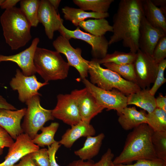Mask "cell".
I'll return each mask as SVG.
<instances>
[{"mask_svg":"<svg viewBox=\"0 0 166 166\" xmlns=\"http://www.w3.org/2000/svg\"><path fill=\"white\" fill-rule=\"evenodd\" d=\"M144 15L141 0H121L113 17V34L109 41V45L121 41L130 52L136 53Z\"/></svg>","mask_w":166,"mask_h":166,"instance_id":"obj_1","label":"cell"},{"mask_svg":"<svg viewBox=\"0 0 166 166\" xmlns=\"http://www.w3.org/2000/svg\"><path fill=\"white\" fill-rule=\"evenodd\" d=\"M153 131L146 123L133 129L127 135L122 151L113 161V164H129L140 160L158 158L152 141Z\"/></svg>","mask_w":166,"mask_h":166,"instance_id":"obj_2","label":"cell"},{"mask_svg":"<svg viewBox=\"0 0 166 166\" xmlns=\"http://www.w3.org/2000/svg\"><path fill=\"white\" fill-rule=\"evenodd\" d=\"M0 21L6 42L12 50L25 46L31 39V26L20 8L5 10Z\"/></svg>","mask_w":166,"mask_h":166,"instance_id":"obj_3","label":"cell"},{"mask_svg":"<svg viewBox=\"0 0 166 166\" xmlns=\"http://www.w3.org/2000/svg\"><path fill=\"white\" fill-rule=\"evenodd\" d=\"M34 64L36 73L47 82L66 78L70 67L60 53L39 47L35 52Z\"/></svg>","mask_w":166,"mask_h":166,"instance_id":"obj_4","label":"cell"},{"mask_svg":"<svg viewBox=\"0 0 166 166\" xmlns=\"http://www.w3.org/2000/svg\"><path fill=\"white\" fill-rule=\"evenodd\" d=\"M88 72L90 82L105 90L116 89L127 96L141 89L136 83L126 80L112 70L103 68L94 59L89 61Z\"/></svg>","mask_w":166,"mask_h":166,"instance_id":"obj_5","label":"cell"},{"mask_svg":"<svg viewBox=\"0 0 166 166\" xmlns=\"http://www.w3.org/2000/svg\"><path fill=\"white\" fill-rule=\"evenodd\" d=\"M40 101V96L36 95L25 103L27 108L21 126L24 132L32 140L46 122L54 119L52 110L43 108Z\"/></svg>","mask_w":166,"mask_h":166,"instance_id":"obj_6","label":"cell"},{"mask_svg":"<svg viewBox=\"0 0 166 166\" xmlns=\"http://www.w3.org/2000/svg\"><path fill=\"white\" fill-rule=\"evenodd\" d=\"M82 81L88 91L93 95L100 106L107 110H116L117 113L121 112L126 107L127 97L124 94L116 89L106 90L99 88L84 78Z\"/></svg>","mask_w":166,"mask_h":166,"instance_id":"obj_7","label":"cell"},{"mask_svg":"<svg viewBox=\"0 0 166 166\" xmlns=\"http://www.w3.org/2000/svg\"><path fill=\"white\" fill-rule=\"evenodd\" d=\"M61 35L69 40L72 38L80 39L90 45L93 59H101L107 54L109 45V41L104 36L97 37L81 30L79 27L72 30L66 28L63 24L58 31Z\"/></svg>","mask_w":166,"mask_h":166,"instance_id":"obj_8","label":"cell"},{"mask_svg":"<svg viewBox=\"0 0 166 166\" xmlns=\"http://www.w3.org/2000/svg\"><path fill=\"white\" fill-rule=\"evenodd\" d=\"M134 62L136 84L141 89L149 88L154 82L156 77L158 64L152 57L139 49Z\"/></svg>","mask_w":166,"mask_h":166,"instance_id":"obj_9","label":"cell"},{"mask_svg":"<svg viewBox=\"0 0 166 166\" xmlns=\"http://www.w3.org/2000/svg\"><path fill=\"white\" fill-rule=\"evenodd\" d=\"M53 45L56 51L65 56L70 66L77 70L81 79L86 78L88 75L89 61L82 57L81 49L73 47L69 40L61 35L53 41Z\"/></svg>","mask_w":166,"mask_h":166,"instance_id":"obj_10","label":"cell"},{"mask_svg":"<svg viewBox=\"0 0 166 166\" xmlns=\"http://www.w3.org/2000/svg\"><path fill=\"white\" fill-rule=\"evenodd\" d=\"M48 84V82L39 81L35 75L25 76L18 69L16 70L15 76L10 82L11 89L17 91L18 99L23 103H26L35 96H41L38 91L41 87Z\"/></svg>","mask_w":166,"mask_h":166,"instance_id":"obj_11","label":"cell"},{"mask_svg":"<svg viewBox=\"0 0 166 166\" xmlns=\"http://www.w3.org/2000/svg\"><path fill=\"white\" fill-rule=\"evenodd\" d=\"M57 97V103L52 110V114L54 118L71 126L81 121L76 103L70 93L59 94Z\"/></svg>","mask_w":166,"mask_h":166,"instance_id":"obj_12","label":"cell"},{"mask_svg":"<svg viewBox=\"0 0 166 166\" xmlns=\"http://www.w3.org/2000/svg\"><path fill=\"white\" fill-rule=\"evenodd\" d=\"M70 94L76 103L82 121L90 123L92 119L104 109L98 105L95 98L85 87L73 90Z\"/></svg>","mask_w":166,"mask_h":166,"instance_id":"obj_13","label":"cell"},{"mask_svg":"<svg viewBox=\"0 0 166 166\" xmlns=\"http://www.w3.org/2000/svg\"><path fill=\"white\" fill-rule=\"evenodd\" d=\"M39 149V147L34 144L27 134L22 133L9 148L5 160L0 163V166H14L24 156Z\"/></svg>","mask_w":166,"mask_h":166,"instance_id":"obj_14","label":"cell"},{"mask_svg":"<svg viewBox=\"0 0 166 166\" xmlns=\"http://www.w3.org/2000/svg\"><path fill=\"white\" fill-rule=\"evenodd\" d=\"M39 41V38H34L29 47L16 54L8 56L0 54V63L8 61L14 62L20 68L24 75L30 76L35 75L36 72L34 58Z\"/></svg>","mask_w":166,"mask_h":166,"instance_id":"obj_15","label":"cell"},{"mask_svg":"<svg viewBox=\"0 0 166 166\" xmlns=\"http://www.w3.org/2000/svg\"><path fill=\"white\" fill-rule=\"evenodd\" d=\"M166 32L151 25L144 15L141 21L138 40L139 49L152 56L158 41Z\"/></svg>","mask_w":166,"mask_h":166,"instance_id":"obj_16","label":"cell"},{"mask_svg":"<svg viewBox=\"0 0 166 166\" xmlns=\"http://www.w3.org/2000/svg\"><path fill=\"white\" fill-rule=\"evenodd\" d=\"M38 19L44 27L46 35L51 40L53 38L54 32L58 31L63 24L60 14L47 0H40Z\"/></svg>","mask_w":166,"mask_h":166,"instance_id":"obj_17","label":"cell"},{"mask_svg":"<svg viewBox=\"0 0 166 166\" xmlns=\"http://www.w3.org/2000/svg\"><path fill=\"white\" fill-rule=\"evenodd\" d=\"M26 108L15 110L0 109V126L5 130L11 137L16 140L24 133L21 123L26 113Z\"/></svg>","mask_w":166,"mask_h":166,"instance_id":"obj_18","label":"cell"},{"mask_svg":"<svg viewBox=\"0 0 166 166\" xmlns=\"http://www.w3.org/2000/svg\"><path fill=\"white\" fill-rule=\"evenodd\" d=\"M96 133V130L92 125L81 121L68 129L58 142L61 145H63L65 148H70L79 138L93 136Z\"/></svg>","mask_w":166,"mask_h":166,"instance_id":"obj_19","label":"cell"},{"mask_svg":"<svg viewBox=\"0 0 166 166\" xmlns=\"http://www.w3.org/2000/svg\"><path fill=\"white\" fill-rule=\"evenodd\" d=\"M118 121L124 130L133 129L140 125L147 123L146 114L144 110L138 111L134 107H126L117 113Z\"/></svg>","mask_w":166,"mask_h":166,"instance_id":"obj_20","label":"cell"},{"mask_svg":"<svg viewBox=\"0 0 166 166\" xmlns=\"http://www.w3.org/2000/svg\"><path fill=\"white\" fill-rule=\"evenodd\" d=\"M144 15L152 26L166 32V15L151 0H141Z\"/></svg>","mask_w":166,"mask_h":166,"instance_id":"obj_21","label":"cell"},{"mask_svg":"<svg viewBox=\"0 0 166 166\" xmlns=\"http://www.w3.org/2000/svg\"><path fill=\"white\" fill-rule=\"evenodd\" d=\"M105 137V135L103 133L96 136L87 137L83 146L75 151L74 154L83 160H91L99 153Z\"/></svg>","mask_w":166,"mask_h":166,"instance_id":"obj_22","label":"cell"},{"mask_svg":"<svg viewBox=\"0 0 166 166\" xmlns=\"http://www.w3.org/2000/svg\"><path fill=\"white\" fill-rule=\"evenodd\" d=\"M149 88L141 89L127 96V105H134L150 113L156 109V98L150 94Z\"/></svg>","mask_w":166,"mask_h":166,"instance_id":"obj_23","label":"cell"},{"mask_svg":"<svg viewBox=\"0 0 166 166\" xmlns=\"http://www.w3.org/2000/svg\"><path fill=\"white\" fill-rule=\"evenodd\" d=\"M65 20L72 22L75 26H78L79 23L88 18L95 19L106 18L109 16L108 12L99 13L87 12L80 8H72L65 6L62 9Z\"/></svg>","mask_w":166,"mask_h":166,"instance_id":"obj_24","label":"cell"},{"mask_svg":"<svg viewBox=\"0 0 166 166\" xmlns=\"http://www.w3.org/2000/svg\"><path fill=\"white\" fill-rule=\"evenodd\" d=\"M78 26L93 35L101 37L108 32H113V27L105 18L89 19L80 22Z\"/></svg>","mask_w":166,"mask_h":166,"instance_id":"obj_25","label":"cell"},{"mask_svg":"<svg viewBox=\"0 0 166 166\" xmlns=\"http://www.w3.org/2000/svg\"><path fill=\"white\" fill-rule=\"evenodd\" d=\"M59 126L57 122H52L48 126L42 127V133L37 134L32 140L33 142L39 147L50 146L56 141L54 136Z\"/></svg>","mask_w":166,"mask_h":166,"instance_id":"obj_26","label":"cell"},{"mask_svg":"<svg viewBox=\"0 0 166 166\" xmlns=\"http://www.w3.org/2000/svg\"><path fill=\"white\" fill-rule=\"evenodd\" d=\"M20 2V9L31 26L37 27L39 23L38 11L40 0H22Z\"/></svg>","mask_w":166,"mask_h":166,"instance_id":"obj_27","label":"cell"},{"mask_svg":"<svg viewBox=\"0 0 166 166\" xmlns=\"http://www.w3.org/2000/svg\"><path fill=\"white\" fill-rule=\"evenodd\" d=\"M114 0H73V2L84 11L104 13L108 12Z\"/></svg>","mask_w":166,"mask_h":166,"instance_id":"obj_28","label":"cell"},{"mask_svg":"<svg viewBox=\"0 0 166 166\" xmlns=\"http://www.w3.org/2000/svg\"><path fill=\"white\" fill-rule=\"evenodd\" d=\"M136 57V53L115 51L112 53H107L101 59H95L100 64L108 63L122 64L133 63Z\"/></svg>","mask_w":166,"mask_h":166,"instance_id":"obj_29","label":"cell"},{"mask_svg":"<svg viewBox=\"0 0 166 166\" xmlns=\"http://www.w3.org/2000/svg\"><path fill=\"white\" fill-rule=\"evenodd\" d=\"M146 117V124L153 131H166V111L156 108Z\"/></svg>","mask_w":166,"mask_h":166,"instance_id":"obj_30","label":"cell"},{"mask_svg":"<svg viewBox=\"0 0 166 166\" xmlns=\"http://www.w3.org/2000/svg\"><path fill=\"white\" fill-rule=\"evenodd\" d=\"M103 65L107 69L116 73L126 80L136 84L134 63L117 64L108 63L104 64Z\"/></svg>","mask_w":166,"mask_h":166,"instance_id":"obj_31","label":"cell"},{"mask_svg":"<svg viewBox=\"0 0 166 166\" xmlns=\"http://www.w3.org/2000/svg\"><path fill=\"white\" fill-rule=\"evenodd\" d=\"M152 141L157 158L166 162V131H153Z\"/></svg>","mask_w":166,"mask_h":166,"instance_id":"obj_32","label":"cell"},{"mask_svg":"<svg viewBox=\"0 0 166 166\" xmlns=\"http://www.w3.org/2000/svg\"><path fill=\"white\" fill-rule=\"evenodd\" d=\"M166 67V60H163L158 64L157 73L153 86L149 89L151 94L154 96L158 89L166 82L164 77V71Z\"/></svg>","mask_w":166,"mask_h":166,"instance_id":"obj_33","label":"cell"},{"mask_svg":"<svg viewBox=\"0 0 166 166\" xmlns=\"http://www.w3.org/2000/svg\"><path fill=\"white\" fill-rule=\"evenodd\" d=\"M29 154L32 160L37 166H50L47 149H39Z\"/></svg>","mask_w":166,"mask_h":166,"instance_id":"obj_34","label":"cell"},{"mask_svg":"<svg viewBox=\"0 0 166 166\" xmlns=\"http://www.w3.org/2000/svg\"><path fill=\"white\" fill-rule=\"evenodd\" d=\"M152 57L158 64L166 57V34L160 38L156 45Z\"/></svg>","mask_w":166,"mask_h":166,"instance_id":"obj_35","label":"cell"},{"mask_svg":"<svg viewBox=\"0 0 166 166\" xmlns=\"http://www.w3.org/2000/svg\"><path fill=\"white\" fill-rule=\"evenodd\" d=\"M115 166H166V162L160 159L153 160H140L133 164H119Z\"/></svg>","mask_w":166,"mask_h":166,"instance_id":"obj_36","label":"cell"},{"mask_svg":"<svg viewBox=\"0 0 166 166\" xmlns=\"http://www.w3.org/2000/svg\"><path fill=\"white\" fill-rule=\"evenodd\" d=\"M13 138L3 128L0 129V156L3 153L4 148H10L14 143Z\"/></svg>","mask_w":166,"mask_h":166,"instance_id":"obj_37","label":"cell"},{"mask_svg":"<svg viewBox=\"0 0 166 166\" xmlns=\"http://www.w3.org/2000/svg\"><path fill=\"white\" fill-rule=\"evenodd\" d=\"M114 155L111 149L109 148L102 156L101 159L93 164L92 166H110Z\"/></svg>","mask_w":166,"mask_h":166,"instance_id":"obj_38","label":"cell"},{"mask_svg":"<svg viewBox=\"0 0 166 166\" xmlns=\"http://www.w3.org/2000/svg\"><path fill=\"white\" fill-rule=\"evenodd\" d=\"M61 145L58 141H56L51 145L48 146V152L49 155L50 166H60L55 159V154Z\"/></svg>","mask_w":166,"mask_h":166,"instance_id":"obj_39","label":"cell"},{"mask_svg":"<svg viewBox=\"0 0 166 166\" xmlns=\"http://www.w3.org/2000/svg\"><path fill=\"white\" fill-rule=\"evenodd\" d=\"M14 166H37L31 159L29 154L23 156L19 162Z\"/></svg>","mask_w":166,"mask_h":166,"instance_id":"obj_40","label":"cell"},{"mask_svg":"<svg viewBox=\"0 0 166 166\" xmlns=\"http://www.w3.org/2000/svg\"><path fill=\"white\" fill-rule=\"evenodd\" d=\"M156 108L166 111V97L159 93L158 96L156 98Z\"/></svg>","mask_w":166,"mask_h":166,"instance_id":"obj_41","label":"cell"},{"mask_svg":"<svg viewBox=\"0 0 166 166\" xmlns=\"http://www.w3.org/2000/svg\"><path fill=\"white\" fill-rule=\"evenodd\" d=\"M94 163V161L91 160L85 161L80 159L74 160L67 166H92Z\"/></svg>","mask_w":166,"mask_h":166,"instance_id":"obj_42","label":"cell"},{"mask_svg":"<svg viewBox=\"0 0 166 166\" xmlns=\"http://www.w3.org/2000/svg\"><path fill=\"white\" fill-rule=\"evenodd\" d=\"M3 109L13 110H17L14 106L8 102L5 98L0 95V109Z\"/></svg>","mask_w":166,"mask_h":166,"instance_id":"obj_43","label":"cell"},{"mask_svg":"<svg viewBox=\"0 0 166 166\" xmlns=\"http://www.w3.org/2000/svg\"><path fill=\"white\" fill-rule=\"evenodd\" d=\"M20 1L19 0H4L0 7L2 9H9L15 7L17 3Z\"/></svg>","mask_w":166,"mask_h":166,"instance_id":"obj_44","label":"cell"},{"mask_svg":"<svg viewBox=\"0 0 166 166\" xmlns=\"http://www.w3.org/2000/svg\"><path fill=\"white\" fill-rule=\"evenodd\" d=\"M153 3L156 6H160L159 8L166 16V0H151Z\"/></svg>","mask_w":166,"mask_h":166,"instance_id":"obj_45","label":"cell"},{"mask_svg":"<svg viewBox=\"0 0 166 166\" xmlns=\"http://www.w3.org/2000/svg\"><path fill=\"white\" fill-rule=\"evenodd\" d=\"M49 3L54 7V8L57 11V9L59 7L60 3L61 2L60 0H48Z\"/></svg>","mask_w":166,"mask_h":166,"instance_id":"obj_46","label":"cell"},{"mask_svg":"<svg viewBox=\"0 0 166 166\" xmlns=\"http://www.w3.org/2000/svg\"><path fill=\"white\" fill-rule=\"evenodd\" d=\"M4 1V0H0V7Z\"/></svg>","mask_w":166,"mask_h":166,"instance_id":"obj_47","label":"cell"},{"mask_svg":"<svg viewBox=\"0 0 166 166\" xmlns=\"http://www.w3.org/2000/svg\"><path fill=\"white\" fill-rule=\"evenodd\" d=\"M110 166H115V165L113 164V162H112Z\"/></svg>","mask_w":166,"mask_h":166,"instance_id":"obj_48","label":"cell"},{"mask_svg":"<svg viewBox=\"0 0 166 166\" xmlns=\"http://www.w3.org/2000/svg\"><path fill=\"white\" fill-rule=\"evenodd\" d=\"M2 128L1 126H0V129H1Z\"/></svg>","mask_w":166,"mask_h":166,"instance_id":"obj_49","label":"cell"}]
</instances>
